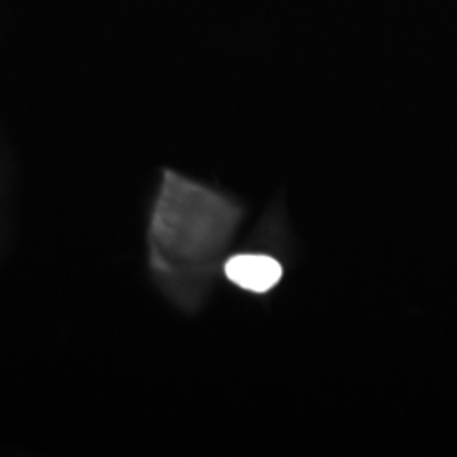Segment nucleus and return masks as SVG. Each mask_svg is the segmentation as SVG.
<instances>
[{"mask_svg":"<svg viewBox=\"0 0 457 457\" xmlns=\"http://www.w3.org/2000/svg\"><path fill=\"white\" fill-rule=\"evenodd\" d=\"M245 209L207 185L164 170L149 220V266L166 294L192 311L243 222Z\"/></svg>","mask_w":457,"mask_h":457,"instance_id":"1","label":"nucleus"},{"mask_svg":"<svg viewBox=\"0 0 457 457\" xmlns=\"http://www.w3.org/2000/svg\"><path fill=\"white\" fill-rule=\"evenodd\" d=\"M224 275L241 290L251 294H266L273 290L283 277V266L270 254L239 253L228 258Z\"/></svg>","mask_w":457,"mask_h":457,"instance_id":"2","label":"nucleus"}]
</instances>
